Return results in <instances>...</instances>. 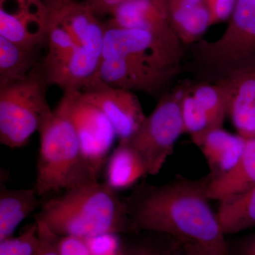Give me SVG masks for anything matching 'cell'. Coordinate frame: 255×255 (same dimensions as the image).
<instances>
[{"label":"cell","instance_id":"1","mask_svg":"<svg viewBox=\"0 0 255 255\" xmlns=\"http://www.w3.org/2000/svg\"><path fill=\"white\" fill-rule=\"evenodd\" d=\"M211 179L210 175L198 180L178 178L162 185H137L124 199L134 232L163 233L229 255L217 214L209 204Z\"/></svg>","mask_w":255,"mask_h":255},{"label":"cell","instance_id":"2","mask_svg":"<svg viewBox=\"0 0 255 255\" xmlns=\"http://www.w3.org/2000/svg\"><path fill=\"white\" fill-rule=\"evenodd\" d=\"M103 53L97 78L110 86L162 96L182 73L185 46L176 35L105 23Z\"/></svg>","mask_w":255,"mask_h":255},{"label":"cell","instance_id":"3","mask_svg":"<svg viewBox=\"0 0 255 255\" xmlns=\"http://www.w3.org/2000/svg\"><path fill=\"white\" fill-rule=\"evenodd\" d=\"M46 43L41 62L48 85L81 90L97 79L105 41V23L86 3L50 0Z\"/></svg>","mask_w":255,"mask_h":255},{"label":"cell","instance_id":"4","mask_svg":"<svg viewBox=\"0 0 255 255\" xmlns=\"http://www.w3.org/2000/svg\"><path fill=\"white\" fill-rule=\"evenodd\" d=\"M36 219L59 237L86 240L105 233H135L124 200L99 180L65 191L43 203Z\"/></svg>","mask_w":255,"mask_h":255},{"label":"cell","instance_id":"5","mask_svg":"<svg viewBox=\"0 0 255 255\" xmlns=\"http://www.w3.org/2000/svg\"><path fill=\"white\" fill-rule=\"evenodd\" d=\"M183 72L193 82L216 84L255 69V0H238L228 27L214 41L188 46Z\"/></svg>","mask_w":255,"mask_h":255},{"label":"cell","instance_id":"6","mask_svg":"<svg viewBox=\"0 0 255 255\" xmlns=\"http://www.w3.org/2000/svg\"><path fill=\"white\" fill-rule=\"evenodd\" d=\"M38 132L40 147L34 188L40 197L99 180L84 156L63 97Z\"/></svg>","mask_w":255,"mask_h":255},{"label":"cell","instance_id":"7","mask_svg":"<svg viewBox=\"0 0 255 255\" xmlns=\"http://www.w3.org/2000/svg\"><path fill=\"white\" fill-rule=\"evenodd\" d=\"M41 63L24 80L0 86V142L20 148L51 117Z\"/></svg>","mask_w":255,"mask_h":255},{"label":"cell","instance_id":"8","mask_svg":"<svg viewBox=\"0 0 255 255\" xmlns=\"http://www.w3.org/2000/svg\"><path fill=\"white\" fill-rule=\"evenodd\" d=\"M182 86L161 96L152 113L130 138L128 144L140 156L147 175L160 172L174 145L184 133L181 110Z\"/></svg>","mask_w":255,"mask_h":255},{"label":"cell","instance_id":"9","mask_svg":"<svg viewBox=\"0 0 255 255\" xmlns=\"http://www.w3.org/2000/svg\"><path fill=\"white\" fill-rule=\"evenodd\" d=\"M63 98L84 156L99 177L117 137L113 126L100 109L82 98L79 90H65Z\"/></svg>","mask_w":255,"mask_h":255},{"label":"cell","instance_id":"10","mask_svg":"<svg viewBox=\"0 0 255 255\" xmlns=\"http://www.w3.org/2000/svg\"><path fill=\"white\" fill-rule=\"evenodd\" d=\"M79 91L84 100L105 114L120 141L130 138L147 117L133 92L110 86L99 78Z\"/></svg>","mask_w":255,"mask_h":255},{"label":"cell","instance_id":"11","mask_svg":"<svg viewBox=\"0 0 255 255\" xmlns=\"http://www.w3.org/2000/svg\"><path fill=\"white\" fill-rule=\"evenodd\" d=\"M49 9L42 0H0V36L29 48L46 43Z\"/></svg>","mask_w":255,"mask_h":255},{"label":"cell","instance_id":"12","mask_svg":"<svg viewBox=\"0 0 255 255\" xmlns=\"http://www.w3.org/2000/svg\"><path fill=\"white\" fill-rule=\"evenodd\" d=\"M167 0H130L111 12V23L119 27L144 30L162 36L177 35L167 14Z\"/></svg>","mask_w":255,"mask_h":255},{"label":"cell","instance_id":"13","mask_svg":"<svg viewBox=\"0 0 255 255\" xmlns=\"http://www.w3.org/2000/svg\"><path fill=\"white\" fill-rule=\"evenodd\" d=\"M228 105V116L238 134L255 138V69L219 82Z\"/></svg>","mask_w":255,"mask_h":255},{"label":"cell","instance_id":"14","mask_svg":"<svg viewBox=\"0 0 255 255\" xmlns=\"http://www.w3.org/2000/svg\"><path fill=\"white\" fill-rule=\"evenodd\" d=\"M167 6L171 26L184 46L200 41L212 26L208 0H167Z\"/></svg>","mask_w":255,"mask_h":255},{"label":"cell","instance_id":"15","mask_svg":"<svg viewBox=\"0 0 255 255\" xmlns=\"http://www.w3.org/2000/svg\"><path fill=\"white\" fill-rule=\"evenodd\" d=\"M246 138L230 133L223 128L210 130L199 147L211 169V179L221 177L236 165L244 151Z\"/></svg>","mask_w":255,"mask_h":255},{"label":"cell","instance_id":"16","mask_svg":"<svg viewBox=\"0 0 255 255\" xmlns=\"http://www.w3.org/2000/svg\"><path fill=\"white\" fill-rule=\"evenodd\" d=\"M255 186V138L246 139L243 155L231 170L211 179L208 187L210 200L219 201L234 197Z\"/></svg>","mask_w":255,"mask_h":255},{"label":"cell","instance_id":"17","mask_svg":"<svg viewBox=\"0 0 255 255\" xmlns=\"http://www.w3.org/2000/svg\"><path fill=\"white\" fill-rule=\"evenodd\" d=\"M41 197L33 188H0V241L12 237L18 226L38 207Z\"/></svg>","mask_w":255,"mask_h":255},{"label":"cell","instance_id":"18","mask_svg":"<svg viewBox=\"0 0 255 255\" xmlns=\"http://www.w3.org/2000/svg\"><path fill=\"white\" fill-rule=\"evenodd\" d=\"M105 182L114 191L132 187L147 175L143 162L136 152L126 142H119L106 162Z\"/></svg>","mask_w":255,"mask_h":255},{"label":"cell","instance_id":"19","mask_svg":"<svg viewBox=\"0 0 255 255\" xmlns=\"http://www.w3.org/2000/svg\"><path fill=\"white\" fill-rule=\"evenodd\" d=\"M39 48L20 46L0 36V86L21 81L41 65Z\"/></svg>","mask_w":255,"mask_h":255},{"label":"cell","instance_id":"20","mask_svg":"<svg viewBox=\"0 0 255 255\" xmlns=\"http://www.w3.org/2000/svg\"><path fill=\"white\" fill-rule=\"evenodd\" d=\"M216 214L225 236L255 227V186L243 194L220 201Z\"/></svg>","mask_w":255,"mask_h":255},{"label":"cell","instance_id":"21","mask_svg":"<svg viewBox=\"0 0 255 255\" xmlns=\"http://www.w3.org/2000/svg\"><path fill=\"white\" fill-rule=\"evenodd\" d=\"M189 89L207 114L212 129L223 128L228 117V105L223 87L219 84L191 82Z\"/></svg>","mask_w":255,"mask_h":255},{"label":"cell","instance_id":"22","mask_svg":"<svg viewBox=\"0 0 255 255\" xmlns=\"http://www.w3.org/2000/svg\"><path fill=\"white\" fill-rule=\"evenodd\" d=\"M145 232L130 244H122L124 255H184L186 243L163 233Z\"/></svg>","mask_w":255,"mask_h":255},{"label":"cell","instance_id":"23","mask_svg":"<svg viewBox=\"0 0 255 255\" xmlns=\"http://www.w3.org/2000/svg\"><path fill=\"white\" fill-rule=\"evenodd\" d=\"M181 110L184 132L189 133L199 147L206 134L213 129L207 114L191 94L189 84L182 85Z\"/></svg>","mask_w":255,"mask_h":255},{"label":"cell","instance_id":"24","mask_svg":"<svg viewBox=\"0 0 255 255\" xmlns=\"http://www.w3.org/2000/svg\"><path fill=\"white\" fill-rule=\"evenodd\" d=\"M39 246V231L35 221L16 237L0 241V255H35Z\"/></svg>","mask_w":255,"mask_h":255},{"label":"cell","instance_id":"25","mask_svg":"<svg viewBox=\"0 0 255 255\" xmlns=\"http://www.w3.org/2000/svg\"><path fill=\"white\" fill-rule=\"evenodd\" d=\"M90 255H120L122 243L117 233H105L85 240Z\"/></svg>","mask_w":255,"mask_h":255},{"label":"cell","instance_id":"26","mask_svg":"<svg viewBox=\"0 0 255 255\" xmlns=\"http://www.w3.org/2000/svg\"><path fill=\"white\" fill-rule=\"evenodd\" d=\"M39 231V246L35 255H59V236L55 235L42 221L35 219Z\"/></svg>","mask_w":255,"mask_h":255},{"label":"cell","instance_id":"27","mask_svg":"<svg viewBox=\"0 0 255 255\" xmlns=\"http://www.w3.org/2000/svg\"><path fill=\"white\" fill-rule=\"evenodd\" d=\"M237 1L238 0H208L212 16V25L231 18Z\"/></svg>","mask_w":255,"mask_h":255},{"label":"cell","instance_id":"28","mask_svg":"<svg viewBox=\"0 0 255 255\" xmlns=\"http://www.w3.org/2000/svg\"><path fill=\"white\" fill-rule=\"evenodd\" d=\"M59 255H90L85 240L75 237H60Z\"/></svg>","mask_w":255,"mask_h":255},{"label":"cell","instance_id":"29","mask_svg":"<svg viewBox=\"0 0 255 255\" xmlns=\"http://www.w3.org/2000/svg\"><path fill=\"white\" fill-rule=\"evenodd\" d=\"M130 0H85L87 6L97 16L110 14L118 5Z\"/></svg>","mask_w":255,"mask_h":255},{"label":"cell","instance_id":"30","mask_svg":"<svg viewBox=\"0 0 255 255\" xmlns=\"http://www.w3.org/2000/svg\"><path fill=\"white\" fill-rule=\"evenodd\" d=\"M184 255H226L211 248L194 243H186Z\"/></svg>","mask_w":255,"mask_h":255},{"label":"cell","instance_id":"31","mask_svg":"<svg viewBox=\"0 0 255 255\" xmlns=\"http://www.w3.org/2000/svg\"><path fill=\"white\" fill-rule=\"evenodd\" d=\"M233 255H255V233L244 238Z\"/></svg>","mask_w":255,"mask_h":255},{"label":"cell","instance_id":"32","mask_svg":"<svg viewBox=\"0 0 255 255\" xmlns=\"http://www.w3.org/2000/svg\"><path fill=\"white\" fill-rule=\"evenodd\" d=\"M120 255H123V254H122H122H121Z\"/></svg>","mask_w":255,"mask_h":255}]
</instances>
